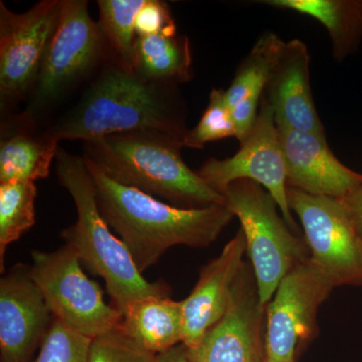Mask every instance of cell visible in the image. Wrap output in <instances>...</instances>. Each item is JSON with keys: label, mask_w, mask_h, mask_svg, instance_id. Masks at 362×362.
<instances>
[{"label": "cell", "mask_w": 362, "mask_h": 362, "mask_svg": "<svg viewBox=\"0 0 362 362\" xmlns=\"http://www.w3.org/2000/svg\"><path fill=\"white\" fill-rule=\"evenodd\" d=\"M58 141L89 142L130 131L185 138V106L177 86L140 77L112 56L77 103L47 128Z\"/></svg>", "instance_id": "cell-1"}, {"label": "cell", "mask_w": 362, "mask_h": 362, "mask_svg": "<svg viewBox=\"0 0 362 362\" xmlns=\"http://www.w3.org/2000/svg\"><path fill=\"white\" fill-rule=\"evenodd\" d=\"M84 158L100 214L125 244L140 273L156 265L170 247H207L233 220L226 204L202 209L171 206L111 180Z\"/></svg>", "instance_id": "cell-2"}, {"label": "cell", "mask_w": 362, "mask_h": 362, "mask_svg": "<svg viewBox=\"0 0 362 362\" xmlns=\"http://www.w3.org/2000/svg\"><path fill=\"white\" fill-rule=\"evenodd\" d=\"M183 147L182 138L168 133L130 131L84 142L83 157L116 182L171 206L202 209L226 204L223 195L183 161Z\"/></svg>", "instance_id": "cell-3"}, {"label": "cell", "mask_w": 362, "mask_h": 362, "mask_svg": "<svg viewBox=\"0 0 362 362\" xmlns=\"http://www.w3.org/2000/svg\"><path fill=\"white\" fill-rule=\"evenodd\" d=\"M56 171L78 213L76 223L65 228L61 237L93 274L104 279L112 306L123 313L141 298L170 296L168 283L149 282L143 277L125 244L112 233L98 209L96 192L84 158L59 147Z\"/></svg>", "instance_id": "cell-4"}, {"label": "cell", "mask_w": 362, "mask_h": 362, "mask_svg": "<svg viewBox=\"0 0 362 362\" xmlns=\"http://www.w3.org/2000/svg\"><path fill=\"white\" fill-rule=\"evenodd\" d=\"M223 195L226 206L239 218L262 303L268 305L283 278L310 259L308 245L289 228L277 202L259 183L233 181Z\"/></svg>", "instance_id": "cell-5"}, {"label": "cell", "mask_w": 362, "mask_h": 362, "mask_svg": "<svg viewBox=\"0 0 362 362\" xmlns=\"http://www.w3.org/2000/svg\"><path fill=\"white\" fill-rule=\"evenodd\" d=\"M112 54L86 0H62L61 16L23 112L37 122L71 89L103 66Z\"/></svg>", "instance_id": "cell-6"}, {"label": "cell", "mask_w": 362, "mask_h": 362, "mask_svg": "<svg viewBox=\"0 0 362 362\" xmlns=\"http://www.w3.org/2000/svg\"><path fill=\"white\" fill-rule=\"evenodd\" d=\"M32 259V277L54 318L92 339L119 325L122 313L105 302L101 288L86 276L70 246L54 252L35 250Z\"/></svg>", "instance_id": "cell-7"}, {"label": "cell", "mask_w": 362, "mask_h": 362, "mask_svg": "<svg viewBox=\"0 0 362 362\" xmlns=\"http://www.w3.org/2000/svg\"><path fill=\"white\" fill-rule=\"evenodd\" d=\"M337 286L307 259L279 284L266 307V362H296L317 337V315Z\"/></svg>", "instance_id": "cell-8"}, {"label": "cell", "mask_w": 362, "mask_h": 362, "mask_svg": "<svg viewBox=\"0 0 362 362\" xmlns=\"http://www.w3.org/2000/svg\"><path fill=\"white\" fill-rule=\"evenodd\" d=\"M288 202L303 226L310 259L337 287H362V238L339 199L288 187Z\"/></svg>", "instance_id": "cell-9"}, {"label": "cell", "mask_w": 362, "mask_h": 362, "mask_svg": "<svg viewBox=\"0 0 362 362\" xmlns=\"http://www.w3.org/2000/svg\"><path fill=\"white\" fill-rule=\"evenodd\" d=\"M62 0H42L23 13L0 1L1 111L28 99L61 16Z\"/></svg>", "instance_id": "cell-10"}, {"label": "cell", "mask_w": 362, "mask_h": 362, "mask_svg": "<svg viewBox=\"0 0 362 362\" xmlns=\"http://www.w3.org/2000/svg\"><path fill=\"white\" fill-rule=\"evenodd\" d=\"M235 156L226 159L209 158L197 175L223 194L233 181L247 180L262 185L277 202L280 213L293 232L299 228L289 206L287 173L275 116L266 98H262L254 128Z\"/></svg>", "instance_id": "cell-11"}, {"label": "cell", "mask_w": 362, "mask_h": 362, "mask_svg": "<svg viewBox=\"0 0 362 362\" xmlns=\"http://www.w3.org/2000/svg\"><path fill=\"white\" fill-rule=\"evenodd\" d=\"M266 307L250 261H245L225 315L199 346L187 350L190 362H266Z\"/></svg>", "instance_id": "cell-12"}, {"label": "cell", "mask_w": 362, "mask_h": 362, "mask_svg": "<svg viewBox=\"0 0 362 362\" xmlns=\"http://www.w3.org/2000/svg\"><path fill=\"white\" fill-rule=\"evenodd\" d=\"M54 318L30 265H14L0 280L1 362H32Z\"/></svg>", "instance_id": "cell-13"}, {"label": "cell", "mask_w": 362, "mask_h": 362, "mask_svg": "<svg viewBox=\"0 0 362 362\" xmlns=\"http://www.w3.org/2000/svg\"><path fill=\"white\" fill-rule=\"evenodd\" d=\"M278 132L288 187L342 199L362 185L361 173L338 160L326 136L288 128H278Z\"/></svg>", "instance_id": "cell-14"}, {"label": "cell", "mask_w": 362, "mask_h": 362, "mask_svg": "<svg viewBox=\"0 0 362 362\" xmlns=\"http://www.w3.org/2000/svg\"><path fill=\"white\" fill-rule=\"evenodd\" d=\"M246 254V238L240 228L221 254L202 267L194 289L181 301L182 343L187 350L197 349L207 331L225 315Z\"/></svg>", "instance_id": "cell-15"}, {"label": "cell", "mask_w": 362, "mask_h": 362, "mask_svg": "<svg viewBox=\"0 0 362 362\" xmlns=\"http://www.w3.org/2000/svg\"><path fill=\"white\" fill-rule=\"evenodd\" d=\"M310 59L303 42H284L263 96L273 109L278 128L326 136L312 96Z\"/></svg>", "instance_id": "cell-16"}, {"label": "cell", "mask_w": 362, "mask_h": 362, "mask_svg": "<svg viewBox=\"0 0 362 362\" xmlns=\"http://www.w3.org/2000/svg\"><path fill=\"white\" fill-rule=\"evenodd\" d=\"M59 141L25 114L6 117L0 136V183L47 177Z\"/></svg>", "instance_id": "cell-17"}, {"label": "cell", "mask_w": 362, "mask_h": 362, "mask_svg": "<svg viewBox=\"0 0 362 362\" xmlns=\"http://www.w3.org/2000/svg\"><path fill=\"white\" fill-rule=\"evenodd\" d=\"M119 330L156 354L182 343L181 301L170 296H148L136 300L122 313Z\"/></svg>", "instance_id": "cell-18"}, {"label": "cell", "mask_w": 362, "mask_h": 362, "mask_svg": "<svg viewBox=\"0 0 362 362\" xmlns=\"http://www.w3.org/2000/svg\"><path fill=\"white\" fill-rule=\"evenodd\" d=\"M259 4L289 9L322 23L332 42L333 58L344 61L362 40V0H264Z\"/></svg>", "instance_id": "cell-19"}, {"label": "cell", "mask_w": 362, "mask_h": 362, "mask_svg": "<svg viewBox=\"0 0 362 362\" xmlns=\"http://www.w3.org/2000/svg\"><path fill=\"white\" fill-rule=\"evenodd\" d=\"M132 70L140 77L178 86L194 77L189 39L181 35H137Z\"/></svg>", "instance_id": "cell-20"}, {"label": "cell", "mask_w": 362, "mask_h": 362, "mask_svg": "<svg viewBox=\"0 0 362 362\" xmlns=\"http://www.w3.org/2000/svg\"><path fill=\"white\" fill-rule=\"evenodd\" d=\"M284 42L276 33H266L259 37L243 59L230 87L225 90L228 108L247 97H263L264 90L281 47Z\"/></svg>", "instance_id": "cell-21"}, {"label": "cell", "mask_w": 362, "mask_h": 362, "mask_svg": "<svg viewBox=\"0 0 362 362\" xmlns=\"http://www.w3.org/2000/svg\"><path fill=\"white\" fill-rule=\"evenodd\" d=\"M37 189L32 181L0 183V270L4 271L7 247L35 223Z\"/></svg>", "instance_id": "cell-22"}, {"label": "cell", "mask_w": 362, "mask_h": 362, "mask_svg": "<svg viewBox=\"0 0 362 362\" xmlns=\"http://www.w3.org/2000/svg\"><path fill=\"white\" fill-rule=\"evenodd\" d=\"M146 0H99V23L112 54L132 70L135 20Z\"/></svg>", "instance_id": "cell-23"}, {"label": "cell", "mask_w": 362, "mask_h": 362, "mask_svg": "<svg viewBox=\"0 0 362 362\" xmlns=\"http://www.w3.org/2000/svg\"><path fill=\"white\" fill-rule=\"evenodd\" d=\"M92 340L61 319L54 318L39 356L32 362H90Z\"/></svg>", "instance_id": "cell-24"}, {"label": "cell", "mask_w": 362, "mask_h": 362, "mask_svg": "<svg viewBox=\"0 0 362 362\" xmlns=\"http://www.w3.org/2000/svg\"><path fill=\"white\" fill-rule=\"evenodd\" d=\"M228 137H235V128L226 103L225 90L213 89L201 120L185 135L183 146L202 149L207 143Z\"/></svg>", "instance_id": "cell-25"}, {"label": "cell", "mask_w": 362, "mask_h": 362, "mask_svg": "<svg viewBox=\"0 0 362 362\" xmlns=\"http://www.w3.org/2000/svg\"><path fill=\"white\" fill-rule=\"evenodd\" d=\"M150 352L115 328L92 340L90 362H156Z\"/></svg>", "instance_id": "cell-26"}, {"label": "cell", "mask_w": 362, "mask_h": 362, "mask_svg": "<svg viewBox=\"0 0 362 362\" xmlns=\"http://www.w3.org/2000/svg\"><path fill=\"white\" fill-rule=\"evenodd\" d=\"M137 35H176L175 18L170 7L160 0H146L135 20Z\"/></svg>", "instance_id": "cell-27"}, {"label": "cell", "mask_w": 362, "mask_h": 362, "mask_svg": "<svg viewBox=\"0 0 362 362\" xmlns=\"http://www.w3.org/2000/svg\"><path fill=\"white\" fill-rule=\"evenodd\" d=\"M262 98L263 97H247L230 109V115L235 128V138L239 140L240 144L247 139L254 128L258 118Z\"/></svg>", "instance_id": "cell-28"}, {"label": "cell", "mask_w": 362, "mask_h": 362, "mask_svg": "<svg viewBox=\"0 0 362 362\" xmlns=\"http://www.w3.org/2000/svg\"><path fill=\"white\" fill-rule=\"evenodd\" d=\"M339 201L362 238V185Z\"/></svg>", "instance_id": "cell-29"}, {"label": "cell", "mask_w": 362, "mask_h": 362, "mask_svg": "<svg viewBox=\"0 0 362 362\" xmlns=\"http://www.w3.org/2000/svg\"><path fill=\"white\" fill-rule=\"evenodd\" d=\"M156 362H190L187 346L183 343L157 356Z\"/></svg>", "instance_id": "cell-30"}]
</instances>
